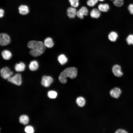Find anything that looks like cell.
I'll return each mask as SVG.
<instances>
[{"mask_svg": "<svg viewBox=\"0 0 133 133\" xmlns=\"http://www.w3.org/2000/svg\"><path fill=\"white\" fill-rule=\"evenodd\" d=\"M28 47L31 49L30 54L34 57H37L42 54L45 51L46 47L44 43L41 41L31 40L28 42Z\"/></svg>", "mask_w": 133, "mask_h": 133, "instance_id": "cell-1", "label": "cell"}, {"mask_svg": "<svg viewBox=\"0 0 133 133\" xmlns=\"http://www.w3.org/2000/svg\"><path fill=\"white\" fill-rule=\"evenodd\" d=\"M77 74V69L75 67L66 68L59 75L58 79L60 81L63 83L67 81V78L69 77L71 79L76 78Z\"/></svg>", "mask_w": 133, "mask_h": 133, "instance_id": "cell-2", "label": "cell"}, {"mask_svg": "<svg viewBox=\"0 0 133 133\" xmlns=\"http://www.w3.org/2000/svg\"><path fill=\"white\" fill-rule=\"evenodd\" d=\"M14 73L8 67L5 66L2 68L0 70L1 77L4 79H6L13 74Z\"/></svg>", "mask_w": 133, "mask_h": 133, "instance_id": "cell-3", "label": "cell"}, {"mask_svg": "<svg viewBox=\"0 0 133 133\" xmlns=\"http://www.w3.org/2000/svg\"><path fill=\"white\" fill-rule=\"evenodd\" d=\"M7 81L17 85H20L22 83L21 75L17 73L13 76H11L7 79Z\"/></svg>", "mask_w": 133, "mask_h": 133, "instance_id": "cell-4", "label": "cell"}, {"mask_svg": "<svg viewBox=\"0 0 133 133\" xmlns=\"http://www.w3.org/2000/svg\"><path fill=\"white\" fill-rule=\"evenodd\" d=\"M11 39L9 36L4 33H1L0 34V44L1 46L8 45L11 42Z\"/></svg>", "mask_w": 133, "mask_h": 133, "instance_id": "cell-5", "label": "cell"}, {"mask_svg": "<svg viewBox=\"0 0 133 133\" xmlns=\"http://www.w3.org/2000/svg\"><path fill=\"white\" fill-rule=\"evenodd\" d=\"M53 81V79L51 76L45 75L42 77L41 83L44 86L48 87L50 86Z\"/></svg>", "mask_w": 133, "mask_h": 133, "instance_id": "cell-6", "label": "cell"}, {"mask_svg": "<svg viewBox=\"0 0 133 133\" xmlns=\"http://www.w3.org/2000/svg\"><path fill=\"white\" fill-rule=\"evenodd\" d=\"M88 11L87 8L85 7H82L77 12V16L80 19H83L84 16H87Z\"/></svg>", "mask_w": 133, "mask_h": 133, "instance_id": "cell-7", "label": "cell"}, {"mask_svg": "<svg viewBox=\"0 0 133 133\" xmlns=\"http://www.w3.org/2000/svg\"><path fill=\"white\" fill-rule=\"evenodd\" d=\"M121 89L118 87H115L112 89L110 92V96L112 97L117 99L118 98L121 94Z\"/></svg>", "mask_w": 133, "mask_h": 133, "instance_id": "cell-8", "label": "cell"}, {"mask_svg": "<svg viewBox=\"0 0 133 133\" xmlns=\"http://www.w3.org/2000/svg\"><path fill=\"white\" fill-rule=\"evenodd\" d=\"M112 71L115 75L117 77H120L123 74L120 66L117 65H114L113 66Z\"/></svg>", "mask_w": 133, "mask_h": 133, "instance_id": "cell-9", "label": "cell"}, {"mask_svg": "<svg viewBox=\"0 0 133 133\" xmlns=\"http://www.w3.org/2000/svg\"><path fill=\"white\" fill-rule=\"evenodd\" d=\"M77 12L76 8L71 7L68 8L67 9V14L70 18H74L77 15Z\"/></svg>", "mask_w": 133, "mask_h": 133, "instance_id": "cell-10", "label": "cell"}, {"mask_svg": "<svg viewBox=\"0 0 133 133\" xmlns=\"http://www.w3.org/2000/svg\"><path fill=\"white\" fill-rule=\"evenodd\" d=\"M15 70L17 72H23L26 68L25 64L23 62H20L19 63L16 64L14 66Z\"/></svg>", "mask_w": 133, "mask_h": 133, "instance_id": "cell-11", "label": "cell"}, {"mask_svg": "<svg viewBox=\"0 0 133 133\" xmlns=\"http://www.w3.org/2000/svg\"><path fill=\"white\" fill-rule=\"evenodd\" d=\"M39 66L38 62L36 60L31 61L28 67L29 70L32 71H35L37 70Z\"/></svg>", "mask_w": 133, "mask_h": 133, "instance_id": "cell-12", "label": "cell"}, {"mask_svg": "<svg viewBox=\"0 0 133 133\" xmlns=\"http://www.w3.org/2000/svg\"><path fill=\"white\" fill-rule=\"evenodd\" d=\"M1 55L3 59L5 60H10L12 55L11 52L7 50H4L2 51L1 52Z\"/></svg>", "mask_w": 133, "mask_h": 133, "instance_id": "cell-13", "label": "cell"}, {"mask_svg": "<svg viewBox=\"0 0 133 133\" xmlns=\"http://www.w3.org/2000/svg\"><path fill=\"white\" fill-rule=\"evenodd\" d=\"M98 9L101 12H106L110 9V6L107 3H101L98 5Z\"/></svg>", "mask_w": 133, "mask_h": 133, "instance_id": "cell-14", "label": "cell"}, {"mask_svg": "<svg viewBox=\"0 0 133 133\" xmlns=\"http://www.w3.org/2000/svg\"><path fill=\"white\" fill-rule=\"evenodd\" d=\"M101 15V12L98 9H93L91 11L90 15L92 18H98L100 17Z\"/></svg>", "mask_w": 133, "mask_h": 133, "instance_id": "cell-15", "label": "cell"}, {"mask_svg": "<svg viewBox=\"0 0 133 133\" xmlns=\"http://www.w3.org/2000/svg\"><path fill=\"white\" fill-rule=\"evenodd\" d=\"M45 46L48 48H51L54 46V42L52 39L50 37L46 38L43 42Z\"/></svg>", "mask_w": 133, "mask_h": 133, "instance_id": "cell-16", "label": "cell"}, {"mask_svg": "<svg viewBox=\"0 0 133 133\" xmlns=\"http://www.w3.org/2000/svg\"><path fill=\"white\" fill-rule=\"evenodd\" d=\"M19 12V13L22 15L27 14L29 12L28 7L26 5H21L18 8Z\"/></svg>", "mask_w": 133, "mask_h": 133, "instance_id": "cell-17", "label": "cell"}, {"mask_svg": "<svg viewBox=\"0 0 133 133\" xmlns=\"http://www.w3.org/2000/svg\"><path fill=\"white\" fill-rule=\"evenodd\" d=\"M118 37L117 33L115 31L111 32L108 35L109 39L112 42H115L116 40Z\"/></svg>", "mask_w": 133, "mask_h": 133, "instance_id": "cell-18", "label": "cell"}, {"mask_svg": "<svg viewBox=\"0 0 133 133\" xmlns=\"http://www.w3.org/2000/svg\"><path fill=\"white\" fill-rule=\"evenodd\" d=\"M58 60L61 64L63 65L67 62L68 60L64 54H61L58 57Z\"/></svg>", "mask_w": 133, "mask_h": 133, "instance_id": "cell-19", "label": "cell"}, {"mask_svg": "<svg viewBox=\"0 0 133 133\" xmlns=\"http://www.w3.org/2000/svg\"><path fill=\"white\" fill-rule=\"evenodd\" d=\"M76 102L78 105L80 107H83L85 103V99L83 97H78L76 100Z\"/></svg>", "mask_w": 133, "mask_h": 133, "instance_id": "cell-20", "label": "cell"}, {"mask_svg": "<svg viewBox=\"0 0 133 133\" xmlns=\"http://www.w3.org/2000/svg\"><path fill=\"white\" fill-rule=\"evenodd\" d=\"M19 120L21 123L26 125L29 122V118L27 116L22 115L20 116Z\"/></svg>", "mask_w": 133, "mask_h": 133, "instance_id": "cell-21", "label": "cell"}, {"mask_svg": "<svg viewBox=\"0 0 133 133\" xmlns=\"http://www.w3.org/2000/svg\"><path fill=\"white\" fill-rule=\"evenodd\" d=\"M113 1V5L115 6L120 7L122 6L124 4V0H109Z\"/></svg>", "mask_w": 133, "mask_h": 133, "instance_id": "cell-22", "label": "cell"}, {"mask_svg": "<svg viewBox=\"0 0 133 133\" xmlns=\"http://www.w3.org/2000/svg\"><path fill=\"white\" fill-rule=\"evenodd\" d=\"M57 93L54 91H50L48 93V96L49 98L51 99L55 98L57 96Z\"/></svg>", "mask_w": 133, "mask_h": 133, "instance_id": "cell-23", "label": "cell"}, {"mask_svg": "<svg viewBox=\"0 0 133 133\" xmlns=\"http://www.w3.org/2000/svg\"><path fill=\"white\" fill-rule=\"evenodd\" d=\"M69 1L72 7L76 8L78 6L79 0H69Z\"/></svg>", "mask_w": 133, "mask_h": 133, "instance_id": "cell-24", "label": "cell"}, {"mask_svg": "<svg viewBox=\"0 0 133 133\" xmlns=\"http://www.w3.org/2000/svg\"><path fill=\"white\" fill-rule=\"evenodd\" d=\"M98 0H88L86 3L89 6L92 7L98 3Z\"/></svg>", "mask_w": 133, "mask_h": 133, "instance_id": "cell-25", "label": "cell"}, {"mask_svg": "<svg viewBox=\"0 0 133 133\" xmlns=\"http://www.w3.org/2000/svg\"><path fill=\"white\" fill-rule=\"evenodd\" d=\"M126 41L129 45H133V34L129 35L127 38Z\"/></svg>", "mask_w": 133, "mask_h": 133, "instance_id": "cell-26", "label": "cell"}, {"mask_svg": "<svg viewBox=\"0 0 133 133\" xmlns=\"http://www.w3.org/2000/svg\"><path fill=\"white\" fill-rule=\"evenodd\" d=\"M25 132L27 133H33L34 132V130L33 127L31 126H26L24 129Z\"/></svg>", "mask_w": 133, "mask_h": 133, "instance_id": "cell-27", "label": "cell"}, {"mask_svg": "<svg viewBox=\"0 0 133 133\" xmlns=\"http://www.w3.org/2000/svg\"><path fill=\"white\" fill-rule=\"evenodd\" d=\"M127 9L130 13L133 15V3L130 4L128 5Z\"/></svg>", "mask_w": 133, "mask_h": 133, "instance_id": "cell-28", "label": "cell"}, {"mask_svg": "<svg viewBox=\"0 0 133 133\" xmlns=\"http://www.w3.org/2000/svg\"><path fill=\"white\" fill-rule=\"evenodd\" d=\"M116 133H127L128 132L125 130L122 129H119L117 130L115 132Z\"/></svg>", "mask_w": 133, "mask_h": 133, "instance_id": "cell-29", "label": "cell"}, {"mask_svg": "<svg viewBox=\"0 0 133 133\" xmlns=\"http://www.w3.org/2000/svg\"><path fill=\"white\" fill-rule=\"evenodd\" d=\"M4 11L2 9H0V18L2 17L4 15Z\"/></svg>", "mask_w": 133, "mask_h": 133, "instance_id": "cell-30", "label": "cell"}, {"mask_svg": "<svg viewBox=\"0 0 133 133\" xmlns=\"http://www.w3.org/2000/svg\"><path fill=\"white\" fill-rule=\"evenodd\" d=\"M104 0H98L99 1H101V2L103 1H104Z\"/></svg>", "mask_w": 133, "mask_h": 133, "instance_id": "cell-31", "label": "cell"}]
</instances>
